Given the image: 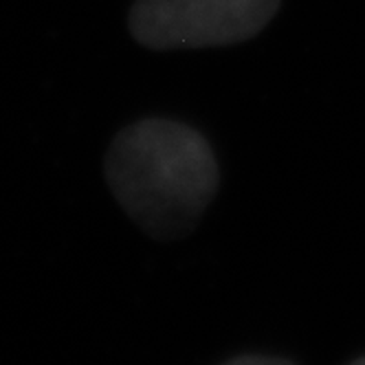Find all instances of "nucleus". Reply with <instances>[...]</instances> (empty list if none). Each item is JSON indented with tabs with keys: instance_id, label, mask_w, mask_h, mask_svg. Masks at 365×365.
<instances>
[{
	"instance_id": "obj_1",
	"label": "nucleus",
	"mask_w": 365,
	"mask_h": 365,
	"mask_svg": "<svg viewBox=\"0 0 365 365\" xmlns=\"http://www.w3.org/2000/svg\"><path fill=\"white\" fill-rule=\"evenodd\" d=\"M106 180L121 210L156 240L185 238L220 185L210 141L172 119H141L113 139Z\"/></svg>"
},
{
	"instance_id": "obj_2",
	"label": "nucleus",
	"mask_w": 365,
	"mask_h": 365,
	"mask_svg": "<svg viewBox=\"0 0 365 365\" xmlns=\"http://www.w3.org/2000/svg\"><path fill=\"white\" fill-rule=\"evenodd\" d=\"M279 0H135L128 27L152 51L238 44L257 36Z\"/></svg>"
},
{
	"instance_id": "obj_3",
	"label": "nucleus",
	"mask_w": 365,
	"mask_h": 365,
	"mask_svg": "<svg viewBox=\"0 0 365 365\" xmlns=\"http://www.w3.org/2000/svg\"><path fill=\"white\" fill-rule=\"evenodd\" d=\"M222 365H295L289 359H279V356H267V354H242L236 359H229Z\"/></svg>"
},
{
	"instance_id": "obj_4",
	"label": "nucleus",
	"mask_w": 365,
	"mask_h": 365,
	"mask_svg": "<svg viewBox=\"0 0 365 365\" xmlns=\"http://www.w3.org/2000/svg\"><path fill=\"white\" fill-rule=\"evenodd\" d=\"M350 365H365V356H363V359H356V361L350 363Z\"/></svg>"
}]
</instances>
